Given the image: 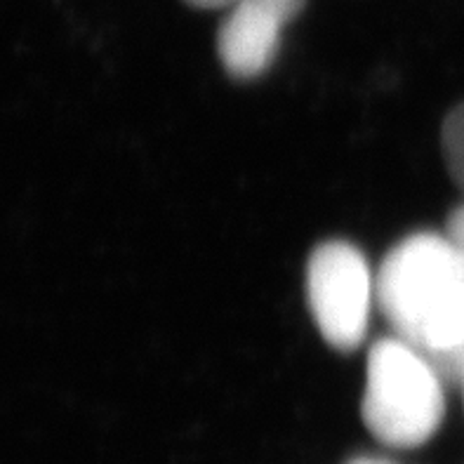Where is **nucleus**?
<instances>
[{
	"label": "nucleus",
	"instance_id": "1",
	"mask_svg": "<svg viewBox=\"0 0 464 464\" xmlns=\"http://www.w3.org/2000/svg\"><path fill=\"white\" fill-rule=\"evenodd\" d=\"M377 306L394 335L422 353L464 337V255L446 234L408 236L384 257Z\"/></svg>",
	"mask_w": 464,
	"mask_h": 464
},
{
	"label": "nucleus",
	"instance_id": "2",
	"mask_svg": "<svg viewBox=\"0 0 464 464\" xmlns=\"http://www.w3.org/2000/svg\"><path fill=\"white\" fill-rule=\"evenodd\" d=\"M431 361L399 337L375 342L365 365L361 412L377 441L418 448L441 427L446 392Z\"/></svg>",
	"mask_w": 464,
	"mask_h": 464
},
{
	"label": "nucleus",
	"instance_id": "3",
	"mask_svg": "<svg viewBox=\"0 0 464 464\" xmlns=\"http://www.w3.org/2000/svg\"><path fill=\"white\" fill-rule=\"evenodd\" d=\"M377 285L359 247L344 241L318 246L306 265V304L330 347L353 352L371 325Z\"/></svg>",
	"mask_w": 464,
	"mask_h": 464
},
{
	"label": "nucleus",
	"instance_id": "4",
	"mask_svg": "<svg viewBox=\"0 0 464 464\" xmlns=\"http://www.w3.org/2000/svg\"><path fill=\"white\" fill-rule=\"evenodd\" d=\"M306 0H236L218 35L224 69L236 81H253L266 73L281 47L283 29Z\"/></svg>",
	"mask_w": 464,
	"mask_h": 464
},
{
	"label": "nucleus",
	"instance_id": "5",
	"mask_svg": "<svg viewBox=\"0 0 464 464\" xmlns=\"http://www.w3.org/2000/svg\"><path fill=\"white\" fill-rule=\"evenodd\" d=\"M441 147L448 172L464 194V104L455 106L443 121Z\"/></svg>",
	"mask_w": 464,
	"mask_h": 464
},
{
	"label": "nucleus",
	"instance_id": "6",
	"mask_svg": "<svg viewBox=\"0 0 464 464\" xmlns=\"http://www.w3.org/2000/svg\"><path fill=\"white\" fill-rule=\"evenodd\" d=\"M424 356L431 361L443 384H448V387H464V337L453 347L434 353H424Z\"/></svg>",
	"mask_w": 464,
	"mask_h": 464
},
{
	"label": "nucleus",
	"instance_id": "7",
	"mask_svg": "<svg viewBox=\"0 0 464 464\" xmlns=\"http://www.w3.org/2000/svg\"><path fill=\"white\" fill-rule=\"evenodd\" d=\"M446 236L455 243L459 253L464 255V203L450 212V218H448L446 224Z\"/></svg>",
	"mask_w": 464,
	"mask_h": 464
},
{
	"label": "nucleus",
	"instance_id": "8",
	"mask_svg": "<svg viewBox=\"0 0 464 464\" xmlns=\"http://www.w3.org/2000/svg\"><path fill=\"white\" fill-rule=\"evenodd\" d=\"M188 5L200 7V10H224V7H231L236 0H184Z\"/></svg>",
	"mask_w": 464,
	"mask_h": 464
},
{
	"label": "nucleus",
	"instance_id": "9",
	"mask_svg": "<svg viewBox=\"0 0 464 464\" xmlns=\"http://www.w3.org/2000/svg\"><path fill=\"white\" fill-rule=\"evenodd\" d=\"M352 464H387V462H380V459H371V458H363V459H353Z\"/></svg>",
	"mask_w": 464,
	"mask_h": 464
},
{
	"label": "nucleus",
	"instance_id": "10",
	"mask_svg": "<svg viewBox=\"0 0 464 464\" xmlns=\"http://www.w3.org/2000/svg\"><path fill=\"white\" fill-rule=\"evenodd\" d=\"M462 392H464V387H462Z\"/></svg>",
	"mask_w": 464,
	"mask_h": 464
}]
</instances>
